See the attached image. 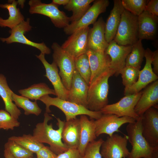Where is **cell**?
Segmentation results:
<instances>
[{"label":"cell","mask_w":158,"mask_h":158,"mask_svg":"<svg viewBox=\"0 0 158 158\" xmlns=\"http://www.w3.org/2000/svg\"><path fill=\"white\" fill-rule=\"evenodd\" d=\"M52 119L48 113L45 112L43 121L36 124L32 135L39 142L49 144L51 150L58 155L69 149L62 141V132L65 121L57 118L58 128L55 130L53 128L52 123L48 124Z\"/></svg>","instance_id":"obj_1"},{"label":"cell","mask_w":158,"mask_h":158,"mask_svg":"<svg viewBox=\"0 0 158 158\" xmlns=\"http://www.w3.org/2000/svg\"><path fill=\"white\" fill-rule=\"evenodd\" d=\"M141 121L140 117L126 126L128 140L132 147L127 158H158V147L151 146L142 135Z\"/></svg>","instance_id":"obj_2"},{"label":"cell","mask_w":158,"mask_h":158,"mask_svg":"<svg viewBox=\"0 0 158 158\" xmlns=\"http://www.w3.org/2000/svg\"><path fill=\"white\" fill-rule=\"evenodd\" d=\"M114 73L109 68L103 71L90 84L87 99V108L100 111L108 103V80Z\"/></svg>","instance_id":"obj_3"},{"label":"cell","mask_w":158,"mask_h":158,"mask_svg":"<svg viewBox=\"0 0 158 158\" xmlns=\"http://www.w3.org/2000/svg\"><path fill=\"white\" fill-rule=\"evenodd\" d=\"M39 100L45 104V112H51L50 106H54L63 113L66 121L75 118L79 115H85L89 116L91 119L97 120L102 115L100 111H92L83 106L57 97H52L49 95L42 96Z\"/></svg>","instance_id":"obj_4"},{"label":"cell","mask_w":158,"mask_h":158,"mask_svg":"<svg viewBox=\"0 0 158 158\" xmlns=\"http://www.w3.org/2000/svg\"><path fill=\"white\" fill-rule=\"evenodd\" d=\"M138 40V16L124 9L114 40L119 45L132 46Z\"/></svg>","instance_id":"obj_5"},{"label":"cell","mask_w":158,"mask_h":158,"mask_svg":"<svg viewBox=\"0 0 158 158\" xmlns=\"http://www.w3.org/2000/svg\"><path fill=\"white\" fill-rule=\"evenodd\" d=\"M28 4L30 13L38 14L48 17L56 27L64 28L69 25V17L59 9V5L52 2L43 3L40 0H30Z\"/></svg>","instance_id":"obj_6"},{"label":"cell","mask_w":158,"mask_h":158,"mask_svg":"<svg viewBox=\"0 0 158 158\" xmlns=\"http://www.w3.org/2000/svg\"><path fill=\"white\" fill-rule=\"evenodd\" d=\"M53 50V61L59 67V75L64 86L70 89L75 67L74 59L64 51L58 43L54 42L51 46Z\"/></svg>","instance_id":"obj_7"},{"label":"cell","mask_w":158,"mask_h":158,"mask_svg":"<svg viewBox=\"0 0 158 158\" xmlns=\"http://www.w3.org/2000/svg\"><path fill=\"white\" fill-rule=\"evenodd\" d=\"M109 4L108 0H96L78 21L71 23L63 28L65 33L70 35L75 31L93 24L101 13L105 12Z\"/></svg>","instance_id":"obj_8"},{"label":"cell","mask_w":158,"mask_h":158,"mask_svg":"<svg viewBox=\"0 0 158 158\" xmlns=\"http://www.w3.org/2000/svg\"><path fill=\"white\" fill-rule=\"evenodd\" d=\"M142 91L125 95L116 103L107 104L101 110L102 114H112L118 117L127 116L136 121L140 118L135 112V107L139 100Z\"/></svg>","instance_id":"obj_9"},{"label":"cell","mask_w":158,"mask_h":158,"mask_svg":"<svg viewBox=\"0 0 158 158\" xmlns=\"http://www.w3.org/2000/svg\"><path fill=\"white\" fill-rule=\"evenodd\" d=\"M32 27L30 24V18H28L19 25L11 29L10 35L6 38L0 37V40L7 44L18 43L29 45L37 48L41 53L49 54L51 53V49L43 42L37 43L28 39L24 34L32 30Z\"/></svg>","instance_id":"obj_10"},{"label":"cell","mask_w":158,"mask_h":158,"mask_svg":"<svg viewBox=\"0 0 158 158\" xmlns=\"http://www.w3.org/2000/svg\"><path fill=\"white\" fill-rule=\"evenodd\" d=\"M128 136L117 134L108 136L101 146L103 158H127L130 152L127 147Z\"/></svg>","instance_id":"obj_11"},{"label":"cell","mask_w":158,"mask_h":158,"mask_svg":"<svg viewBox=\"0 0 158 158\" xmlns=\"http://www.w3.org/2000/svg\"><path fill=\"white\" fill-rule=\"evenodd\" d=\"M136 121L129 116L119 117L112 114H102L100 118L94 121L96 135L97 137L106 134L111 136L115 132H119V129L123 124L133 123Z\"/></svg>","instance_id":"obj_12"},{"label":"cell","mask_w":158,"mask_h":158,"mask_svg":"<svg viewBox=\"0 0 158 158\" xmlns=\"http://www.w3.org/2000/svg\"><path fill=\"white\" fill-rule=\"evenodd\" d=\"M153 52L148 48L145 50V57L146 62L145 66L140 70L136 82L130 86L125 87V95L137 93L153 82L158 80V76L153 72L152 66Z\"/></svg>","instance_id":"obj_13"},{"label":"cell","mask_w":158,"mask_h":158,"mask_svg":"<svg viewBox=\"0 0 158 158\" xmlns=\"http://www.w3.org/2000/svg\"><path fill=\"white\" fill-rule=\"evenodd\" d=\"M89 27L74 32L61 46V48L74 59L86 53Z\"/></svg>","instance_id":"obj_14"},{"label":"cell","mask_w":158,"mask_h":158,"mask_svg":"<svg viewBox=\"0 0 158 158\" xmlns=\"http://www.w3.org/2000/svg\"><path fill=\"white\" fill-rule=\"evenodd\" d=\"M142 135L151 146L158 147V109L152 107L142 116Z\"/></svg>","instance_id":"obj_15"},{"label":"cell","mask_w":158,"mask_h":158,"mask_svg":"<svg viewBox=\"0 0 158 158\" xmlns=\"http://www.w3.org/2000/svg\"><path fill=\"white\" fill-rule=\"evenodd\" d=\"M132 49V46L118 45L113 40L110 42L105 52L110 59L109 68L114 75L117 76L121 70L126 66V60Z\"/></svg>","instance_id":"obj_16"},{"label":"cell","mask_w":158,"mask_h":158,"mask_svg":"<svg viewBox=\"0 0 158 158\" xmlns=\"http://www.w3.org/2000/svg\"><path fill=\"white\" fill-rule=\"evenodd\" d=\"M36 56L42 62L45 70L46 77L52 85L56 97L61 99L67 100L69 91L64 86L59 75L58 67L56 63L53 61L49 63L45 58V54L41 53Z\"/></svg>","instance_id":"obj_17"},{"label":"cell","mask_w":158,"mask_h":158,"mask_svg":"<svg viewBox=\"0 0 158 158\" xmlns=\"http://www.w3.org/2000/svg\"><path fill=\"white\" fill-rule=\"evenodd\" d=\"M105 24L103 18L101 17L90 28L87 37L88 49L105 51L109 44L105 37Z\"/></svg>","instance_id":"obj_18"},{"label":"cell","mask_w":158,"mask_h":158,"mask_svg":"<svg viewBox=\"0 0 158 158\" xmlns=\"http://www.w3.org/2000/svg\"><path fill=\"white\" fill-rule=\"evenodd\" d=\"M89 86V85L75 70L72 78L67 100L87 108Z\"/></svg>","instance_id":"obj_19"},{"label":"cell","mask_w":158,"mask_h":158,"mask_svg":"<svg viewBox=\"0 0 158 158\" xmlns=\"http://www.w3.org/2000/svg\"><path fill=\"white\" fill-rule=\"evenodd\" d=\"M146 86L142 91L141 95L136 105L134 110L140 117L152 107L158 109V80H157Z\"/></svg>","instance_id":"obj_20"},{"label":"cell","mask_w":158,"mask_h":158,"mask_svg":"<svg viewBox=\"0 0 158 158\" xmlns=\"http://www.w3.org/2000/svg\"><path fill=\"white\" fill-rule=\"evenodd\" d=\"M158 22V16L144 11L138 16V39H154L157 34Z\"/></svg>","instance_id":"obj_21"},{"label":"cell","mask_w":158,"mask_h":158,"mask_svg":"<svg viewBox=\"0 0 158 158\" xmlns=\"http://www.w3.org/2000/svg\"><path fill=\"white\" fill-rule=\"evenodd\" d=\"M86 54L91 71L90 84L99 75L109 68L110 59L105 51H95L88 49Z\"/></svg>","instance_id":"obj_22"},{"label":"cell","mask_w":158,"mask_h":158,"mask_svg":"<svg viewBox=\"0 0 158 158\" xmlns=\"http://www.w3.org/2000/svg\"><path fill=\"white\" fill-rule=\"evenodd\" d=\"M79 119L80 140L78 150L83 156L87 144L96 139L94 119L90 120L85 115H81Z\"/></svg>","instance_id":"obj_23"},{"label":"cell","mask_w":158,"mask_h":158,"mask_svg":"<svg viewBox=\"0 0 158 158\" xmlns=\"http://www.w3.org/2000/svg\"><path fill=\"white\" fill-rule=\"evenodd\" d=\"M114 3L113 7L105 24V37L108 44L114 38L124 10L121 0H114Z\"/></svg>","instance_id":"obj_24"},{"label":"cell","mask_w":158,"mask_h":158,"mask_svg":"<svg viewBox=\"0 0 158 158\" xmlns=\"http://www.w3.org/2000/svg\"><path fill=\"white\" fill-rule=\"evenodd\" d=\"M79 119L77 117L65 121L62 139L68 149H78L80 140Z\"/></svg>","instance_id":"obj_25"},{"label":"cell","mask_w":158,"mask_h":158,"mask_svg":"<svg viewBox=\"0 0 158 158\" xmlns=\"http://www.w3.org/2000/svg\"><path fill=\"white\" fill-rule=\"evenodd\" d=\"M18 4V1L15 0H8L7 3L0 4V8L7 9L9 15L6 19L0 17V27H8L11 29L24 20V16L17 7Z\"/></svg>","instance_id":"obj_26"},{"label":"cell","mask_w":158,"mask_h":158,"mask_svg":"<svg viewBox=\"0 0 158 158\" xmlns=\"http://www.w3.org/2000/svg\"><path fill=\"white\" fill-rule=\"evenodd\" d=\"M13 93L8 85L6 77L0 74V96L4 102L5 110L13 118L18 119L21 112L12 100Z\"/></svg>","instance_id":"obj_27"},{"label":"cell","mask_w":158,"mask_h":158,"mask_svg":"<svg viewBox=\"0 0 158 158\" xmlns=\"http://www.w3.org/2000/svg\"><path fill=\"white\" fill-rule=\"evenodd\" d=\"M18 92L22 96L35 101L46 95H56L54 89L43 83L34 84L28 88L19 90Z\"/></svg>","instance_id":"obj_28"},{"label":"cell","mask_w":158,"mask_h":158,"mask_svg":"<svg viewBox=\"0 0 158 158\" xmlns=\"http://www.w3.org/2000/svg\"><path fill=\"white\" fill-rule=\"evenodd\" d=\"M94 0H69L68 3L64 6L65 9L72 12L69 17L71 23L79 20L90 7V4Z\"/></svg>","instance_id":"obj_29"},{"label":"cell","mask_w":158,"mask_h":158,"mask_svg":"<svg viewBox=\"0 0 158 158\" xmlns=\"http://www.w3.org/2000/svg\"><path fill=\"white\" fill-rule=\"evenodd\" d=\"M145 51L142 40H138L132 45L131 51L128 55L126 60V66L140 70L145 57Z\"/></svg>","instance_id":"obj_30"},{"label":"cell","mask_w":158,"mask_h":158,"mask_svg":"<svg viewBox=\"0 0 158 158\" xmlns=\"http://www.w3.org/2000/svg\"><path fill=\"white\" fill-rule=\"evenodd\" d=\"M12 99L17 107L23 109L24 114L26 115L34 114L38 116L42 112V110L38 106L37 101L32 102L28 98L18 95L14 92Z\"/></svg>","instance_id":"obj_31"},{"label":"cell","mask_w":158,"mask_h":158,"mask_svg":"<svg viewBox=\"0 0 158 158\" xmlns=\"http://www.w3.org/2000/svg\"><path fill=\"white\" fill-rule=\"evenodd\" d=\"M33 153H36L44 145L30 134H24L22 136H13L8 138Z\"/></svg>","instance_id":"obj_32"},{"label":"cell","mask_w":158,"mask_h":158,"mask_svg":"<svg viewBox=\"0 0 158 158\" xmlns=\"http://www.w3.org/2000/svg\"><path fill=\"white\" fill-rule=\"evenodd\" d=\"M75 70L89 85L91 71L88 56L86 53L74 58Z\"/></svg>","instance_id":"obj_33"},{"label":"cell","mask_w":158,"mask_h":158,"mask_svg":"<svg viewBox=\"0 0 158 158\" xmlns=\"http://www.w3.org/2000/svg\"><path fill=\"white\" fill-rule=\"evenodd\" d=\"M4 147L9 151L14 158H31L33 156V153L12 140H8Z\"/></svg>","instance_id":"obj_34"},{"label":"cell","mask_w":158,"mask_h":158,"mask_svg":"<svg viewBox=\"0 0 158 158\" xmlns=\"http://www.w3.org/2000/svg\"><path fill=\"white\" fill-rule=\"evenodd\" d=\"M140 70L135 68L126 66L120 72L122 79V83L125 87L134 84L137 81Z\"/></svg>","instance_id":"obj_35"},{"label":"cell","mask_w":158,"mask_h":158,"mask_svg":"<svg viewBox=\"0 0 158 158\" xmlns=\"http://www.w3.org/2000/svg\"><path fill=\"white\" fill-rule=\"evenodd\" d=\"M149 0H122L121 3L124 9L138 16L144 11Z\"/></svg>","instance_id":"obj_36"},{"label":"cell","mask_w":158,"mask_h":158,"mask_svg":"<svg viewBox=\"0 0 158 158\" xmlns=\"http://www.w3.org/2000/svg\"><path fill=\"white\" fill-rule=\"evenodd\" d=\"M20 123L5 110H0V129L13 130L18 127Z\"/></svg>","instance_id":"obj_37"},{"label":"cell","mask_w":158,"mask_h":158,"mask_svg":"<svg viewBox=\"0 0 158 158\" xmlns=\"http://www.w3.org/2000/svg\"><path fill=\"white\" fill-rule=\"evenodd\" d=\"M104 141L102 138H100L89 142L85 149L83 158H102L100 150Z\"/></svg>","instance_id":"obj_38"},{"label":"cell","mask_w":158,"mask_h":158,"mask_svg":"<svg viewBox=\"0 0 158 158\" xmlns=\"http://www.w3.org/2000/svg\"><path fill=\"white\" fill-rule=\"evenodd\" d=\"M36 154L37 158H56L57 156L51 150L49 147L45 145Z\"/></svg>","instance_id":"obj_39"},{"label":"cell","mask_w":158,"mask_h":158,"mask_svg":"<svg viewBox=\"0 0 158 158\" xmlns=\"http://www.w3.org/2000/svg\"><path fill=\"white\" fill-rule=\"evenodd\" d=\"M56 158H84L77 149H69L57 155Z\"/></svg>","instance_id":"obj_40"},{"label":"cell","mask_w":158,"mask_h":158,"mask_svg":"<svg viewBox=\"0 0 158 158\" xmlns=\"http://www.w3.org/2000/svg\"><path fill=\"white\" fill-rule=\"evenodd\" d=\"M152 15L158 16V0H151L149 1L146 4L144 11Z\"/></svg>","instance_id":"obj_41"},{"label":"cell","mask_w":158,"mask_h":158,"mask_svg":"<svg viewBox=\"0 0 158 158\" xmlns=\"http://www.w3.org/2000/svg\"><path fill=\"white\" fill-rule=\"evenodd\" d=\"M152 64L153 66V71L154 73L157 75L158 74V50H156L153 52V56Z\"/></svg>","instance_id":"obj_42"},{"label":"cell","mask_w":158,"mask_h":158,"mask_svg":"<svg viewBox=\"0 0 158 158\" xmlns=\"http://www.w3.org/2000/svg\"><path fill=\"white\" fill-rule=\"evenodd\" d=\"M69 0H53L52 2L57 5L65 6L69 2Z\"/></svg>","instance_id":"obj_43"},{"label":"cell","mask_w":158,"mask_h":158,"mask_svg":"<svg viewBox=\"0 0 158 158\" xmlns=\"http://www.w3.org/2000/svg\"><path fill=\"white\" fill-rule=\"evenodd\" d=\"M4 156L5 158H14L9 151L6 149L4 151Z\"/></svg>","instance_id":"obj_44"},{"label":"cell","mask_w":158,"mask_h":158,"mask_svg":"<svg viewBox=\"0 0 158 158\" xmlns=\"http://www.w3.org/2000/svg\"><path fill=\"white\" fill-rule=\"evenodd\" d=\"M18 4H19L22 8H23L24 6V3L25 1L24 0H18Z\"/></svg>","instance_id":"obj_45"},{"label":"cell","mask_w":158,"mask_h":158,"mask_svg":"<svg viewBox=\"0 0 158 158\" xmlns=\"http://www.w3.org/2000/svg\"><path fill=\"white\" fill-rule=\"evenodd\" d=\"M33 158L32 157V158Z\"/></svg>","instance_id":"obj_46"}]
</instances>
